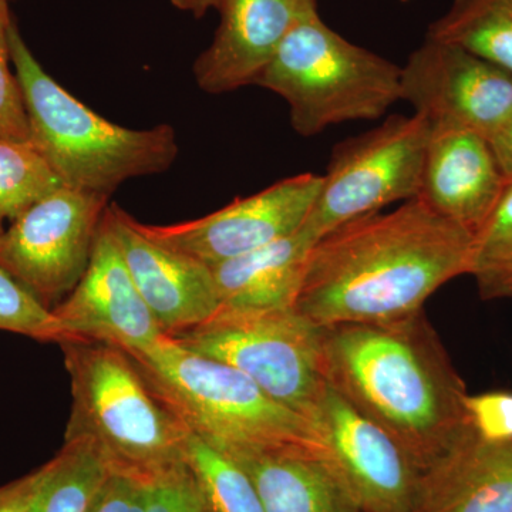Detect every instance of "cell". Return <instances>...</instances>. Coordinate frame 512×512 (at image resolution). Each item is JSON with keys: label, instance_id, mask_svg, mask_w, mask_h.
I'll list each match as a JSON object with an SVG mask.
<instances>
[{"label": "cell", "instance_id": "obj_2", "mask_svg": "<svg viewBox=\"0 0 512 512\" xmlns=\"http://www.w3.org/2000/svg\"><path fill=\"white\" fill-rule=\"evenodd\" d=\"M323 375L421 471L470 429L466 384L423 313L323 328Z\"/></svg>", "mask_w": 512, "mask_h": 512}, {"label": "cell", "instance_id": "obj_9", "mask_svg": "<svg viewBox=\"0 0 512 512\" xmlns=\"http://www.w3.org/2000/svg\"><path fill=\"white\" fill-rule=\"evenodd\" d=\"M109 197L62 187L40 198L0 234V268L47 309L83 278Z\"/></svg>", "mask_w": 512, "mask_h": 512}, {"label": "cell", "instance_id": "obj_3", "mask_svg": "<svg viewBox=\"0 0 512 512\" xmlns=\"http://www.w3.org/2000/svg\"><path fill=\"white\" fill-rule=\"evenodd\" d=\"M9 42L30 144L64 187L110 198L131 178L164 173L177 160L180 148L170 124L134 130L104 119L43 69L15 23Z\"/></svg>", "mask_w": 512, "mask_h": 512}, {"label": "cell", "instance_id": "obj_29", "mask_svg": "<svg viewBox=\"0 0 512 512\" xmlns=\"http://www.w3.org/2000/svg\"><path fill=\"white\" fill-rule=\"evenodd\" d=\"M87 512H147L143 478L111 468Z\"/></svg>", "mask_w": 512, "mask_h": 512}, {"label": "cell", "instance_id": "obj_30", "mask_svg": "<svg viewBox=\"0 0 512 512\" xmlns=\"http://www.w3.org/2000/svg\"><path fill=\"white\" fill-rule=\"evenodd\" d=\"M49 463L42 467L2 485L0 487V512H35L40 491L45 485Z\"/></svg>", "mask_w": 512, "mask_h": 512}, {"label": "cell", "instance_id": "obj_23", "mask_svg": "<svg viewBox=\"0 0 512 512\" xmlns=\"http://www.w3.org/2000/svg\"><path fill=\"white\" fill-rule=\"evenodd\" d=\"M484 301L512 299V181L474 234L470 271Z\"/></svg>", "mask_w": 512, "mask_h": 512}, {"label": "cell", "instance_id": "obj_20", "mask_svg": "<svg viewBox=\"0 0 512 512\" xmlns=\"http://www.w3.org/2000/svg\"><path fill=\"white\" fill-rule=\"evenodd\" d=\"M427 37L451 43L512 74L511 0H454Z\"/></svg>", "mask_w": 512, "mask_h": 512}, {"label": "cell", "instance_id": "obj_14", "mask_svg": "<svg viewBox=\"0 0 512 512\" xmlns=\"http://www.w3.org/2000/svg\"><path fill=\"white\" fill-rule=\"evenodd\" d=\"M131 279L165 335L195 328L222 309L211 268L158 244L117 204L104 212Z\"/></svg>", "mask_w": 512, "mask_h": 512}, {"label": "cell", "instance_id": "obj_10", "mask_svg": "<svg viewBox=\"0 0 512 512\" xmlns=\"http://www.w3.org/2000/svg\"><path fill=\"white\" fill-rule=\"evenodd\" d=\"M402 101L431 131L467 130L491 140L512 113V74L426 37L402 66Z\"/></svg>", "mask_w": 512, "mask_h": 512}, {"label": "cell", "instance_id": "obj_15", "mask_svg": "<svg viewBox=\"0 0 512 512\" xmlns=\"http://www.w3.org/2000/svg\"><path fill=\"white\" fill-rule=\"evenodd\" d=\"M214 40L194 63L202 92L222 94L255 84L289 33L318 12L316 0H221Z\"/></svg>", "mask_w": 512, "mask_h": 512}, {"label": "cell", "instance_id": "obj_11", "mask_svg": "<svg viewBox=\"0 0 512 512\" xmlns=\"http://www.w3.org/2000/svg\"><path fill=\"white\" fill-rule=\"evenodd\" d=\"M320 185L322 174L293 175L198 220L171 225L137 221V227L158 244L214 266L298 231L311 214Z\"/></svg>", "mask_w": 512, "mask_h": 512}, {"label": "cell", "instance_id": "obj_19", "mask_svg": "<svg viewBox=\"0 0 512 512\" xmlns=\"http://www.w3.org/2000/svg\"><path fill=\"white\" fill-rule=\"evenodd\" d=\"M315 239L298 231L210 266L222 309L272 311L295 306Z\"/></svg>", "mask_w": 512, "mask_h": 512}, {"label": "cell", "instance_id": "obj_18", "mask_svg": "<svg viewBox=\"0 0 512 512\" xmlns=\"http://www.w3.org/2000/svg\"><path fill=\"white\" fill-rule=\"evenodd\" d=\"M232 460L251 478L265 512H362L326 450L282 448Z\"/></svg>", "mask_w": 512, "mask_h": 512}, {"label": "cell", "instance_id": "obj_21", "mask_svg": "<svg viewBox=\"0 0 512 512\" xmlns=\"http://www.w3.org/2000/svg\"><path fill=\"white\" fill-rule=\"evenodd\" d=\"M49 463L35 512H87L111 467L89 437H64Z\"/></svg>", "mask_w": 512, "mask_h": 512}, {"label": "cell", "instance_id": "obj_24", "mask_svg": "<svg viewBox=\"0 0 512 512\" xmlns=\"http://www.w3.org/2000/svg\"><path fill=\"white\" fill-rule=\"evenodd\" d=\"M62 185L32 144L0 138V234L6 222Z\"/></svg>", "mask_w": 512, "mask_h": 512}, {"label": "cell", "instance_id": "obj_13", "mask_svg": "<svg viewBox=\"0 0 512 512\" xmlns=\"http://www.w3.org/2000/svg\"><path fill=\"white\" fill-rule=\"evenodd\" d=\"M52 312L64 342L92 340L140 357L170 338L137 291L104 217L83 278Z\"/></svg>", "mask_w": 512, "mask_h": 512}, {"label": "cell", "instance_id": "obj_12", "mask_svg": "<svg viewBox=\"0 0 512 512\" xmlns=\"http://www.w3.org/2000/svg\"><path fill=\"white\" fill-rule=\"evenodd\" d=\"M312 423L362 512H412L419 471L382 427L329 384Z\"/></svg>", "mask_w": 512, "mask_h": 512}, {"label": "cell", "instance_id": "obj_1", "mask_svg": "<svg viewBox=\"0 0 512 512\" xmlns=\"http://www.w3.org/2000/svg\"><path fill=\"white\" fill-rule=\"evenodd\" d=\"M473 242L420 198L356 218L313 245L293 308L320 328L413 318L441 286L468 275Z\"/></svg>", "mask_w": 512, "mask_h": 512}, {"label": "cell", "instance_id": "obj_27", "mask_svg": "<svg viewBox=\"0 0 512 512\" xmlns=\"http://www.w3.org/2000/svg\"><path fill=\"white\" fill-rule=\"evenodd\" d=\"M143 480L147 512H208L187 461Z\"/></svg>", "mask_w": 512, "mask_h": 512}, {"label": "cell", "instance_id": "obj_7", "mask_svg": "<svg viewBox=\"0 0 512 512\" xmlns=\"http://www.w3.org/2000/svg\"><path fill=\"white\" fill-rule=\"evenodd\" d=\"M171 339L181 348L234 367L276 402L312 423L328 386L323 375V328L295 308L221 309L207 322Z\"/></svg>", "mask_w": 512, "mask_h": 512}, {"label": "cell", "instance_id": "obj_34", "mask_svg": "<svg viewBox=\"0 0 512 512\" xmlns=\"http://www.w3.org/2000/svg\"><path fill=\"white\" fill-rule=\"evenodd\" d=\"M511 2H512V0H511Z\"/></svg>", "mask_w": 512, "mask_h": 512}, {"label": "cell", "instance_id": "obj_22", "mask_svg": "<svg viewBox=\"0 0 512 512\" xmlns=\"http://www.w3.org/2000/svg\"><path fill=\"white\" fill-rule=\"evenodd\" d=\"M185 461L208 512H265L244 468L192 433Z\"/></svg>", "mask_w": 512, "mask_h": 512}, {"label": "cell", "instance_id": "obj_33", "mask_svg": "<svg viewBox=\"0 0 512 512\" xmlns=\"http://www.w3.org/2000/svg\"><path fill=\"white\" fill-rule=\"evenodd\" d=\"M400 2H410V0H400Z\"/></svg>", "mask_w": 512, "mask_h": 512}, {"label": "cell", "instance_id": "obj_25", "mask_svg": "<svg viewBox=\"0 0 512 512\" xmlns=\"http://www.w3.org/2000/svg\"><path fill=\"white\" fill-rule=\"evenodd\" d=\"M0 330L62 345L66 336L55 315L0 268Z\"/></svg>", "mask_w": 512, "mask_h": 512}, {"label": "cell", "instance_id": "obj_16", "mask_svg": "<svg viewBox=\"0 0 512 512\" xmlns=\"http://www.w3.org/2000/svg\"><path fill=\"white\" fill-rule=\"evenodd\" d=\"M488 138L467 130L431 131L419 197L476 234L507 187Z\"/></svg>", "mask_w": 512, "mask_h": 512}, {"label": "cell", "instance_id": "obj_26", "mask_svg": "<svg viewBox=\"0 0 512 512\" xmlns=\"http://www.w3.org/2000/svg\"><path fill=\"white\" fill-rule=\"evenodd\" d=\"M10 18L8 0H0V138L30 143L25 100L10 56Z\"/></svg>", "mask_w": 512, "mask_h": 512}, {"label": "cell", "instance_id": "obj_5", "mask_svg": "<svg viewBox=\"0 0 512 512\" xmlns=\"http://www.w3.org/2000/svg\"><path fill=\"white\" fill-rule=\"evenodd\" d=\"M134 359L187 430L229 458L292 447L326 450L311 421L234 367L181 348L171 338Z\"/></svg>", "mask_w": 512, "mask_h": 512}, {"label": "cell", "instance_id": "obj_31", "mask_svg": "<svg viewBox=\"0 0 512 512\" xmlns=\"http://www.w3.org/2000/svg\"><path fill=\"white\" fill-rule=\"evenodd\" d=\"M490 141L505 178L512 181V113Z\"/></svg>", "mask_w": 512, "mask_h": 512}, {"label": "cell", "instance_id": "obj_6", "mask_svg": "<svg viewBox=\"0 0 512 512\" xmlns=\"http://www.w3.org/2000/svg\"><path fill=\"white\" fill-rule=\"evenodd\" d=\"M255 86L281 96L293 130L313 137L384 116L402 101V66L349 42L316 12L289 33Z\"/></svg>", "mask_w": 512, "mask_h": 512}, {"label": "cell", "instance_id": "obj_28", "mask_svg": "<svg viewBox=\"0 0 512 512\" xmlns=\"http://www.w3.org/2000/svg\"><path fill=\"white\" fill-rule=\"evenodd\" d=\"M466 410L478 436L490 441H512V393L468 394Z\"/></svg>", "mask_w": 512, "mask_h": 512}, {"label": "cell", "instance_id": "obj_8", "mask_svg": "<svg viewBox=\"0 0 512 512\" xmlns=\"http://www.w3.org/2000/svg\"><path fill=\"white\" fill-rule=\"evenodd\" d=\"M430 138V124L414 113L339 143L303 229L318 241L346 222L419 197Z\"/></svg>", "mask_w": 512, "mask_h": 512}, {"label": "cell", "instance_id": "obj_4", "mask_svg": "<svg viewBox=\"0 0 512 512\" xmlns=\"http://www.w3.org/2000/svg\"><path fill=\"white\" fill-rule=\"evenodd\" d=\"M60 346L73 397L64 437H89L111 468L141 478L185 463L190 431L157 396L133 356L92 340Z\"/></svg>", "mask_w": 512, "mask_h": 512}, {"label": "cell", "instance_id": "obj_17", "mask_svg": "<svg viewBox=\"0 0 512 512\" xmlns=\"http://www.w3.org/2000/svg\"><path fill=\"white\" fill-rule=\"evenodd\" d=\"M412 512H512V441L464 431L419 474Z\"/></svg>", "mask_w": 512, "mask_h": 512}, {"label": "cell", "instance_id": "obj_35", "mask_svg": "<svg viewBox=\"0 0 512 512\" xmlns=\"http://www.w3.org/2000/svg\"><path fill=\"white\" fill-rule=\"evenodd\" d=\"M8 2H9V0H8Z\"/></svg>", "mask_w": 512, "mask_h": 512}, {"label": "cell", "instance_id": "obj_32", "mask_svg": "<svg viewBox=\"0 0 512 512\" xmlns=\"http://www.w3.org/2000/svg\"><path fill=\"white\" fill-rule=\"evenodd\" d=\"M221 0H171L178 10L191 13L195 18H202L211 9H218Z\"/></svg>", "mask_w": 512, "mask_h": 512}]
</instances>
